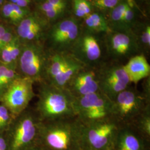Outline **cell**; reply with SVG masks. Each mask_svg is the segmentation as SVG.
I'll list each match as a JSON object with an SVG mask.
<instances>
[{
	"mask_svg": "<svg viewBox=\"0 0 150 150\" xmlns=\"http://www.w3.org/2000/svg\"><path fill=\"white\" fill-rule=\"evenodd\" d=\"M13 10L16 15L17 20H19L22 18L25 15V11L22 9L21 7L18 6L15 4H11Z\"/></svg>",
	"mask_w": 150,
	"mask_h": 150,
	"instance_id": "obj_31",
	"label": "cell"
},
{
	"mask_svg": "<svg viewBox=\"0 0 150 150\" xmlns=\"http://www.w3.org/2000/svg\"><path fill=\"white\" fill-rule=\"evenodd\" d=\"M129 5L128 2H123L119 3L117 5L112 8L111 12V18L113 21L122 22L123 15Z\"/></svg>",
	"mask_w": 150,
	"mask_h": 150,
	"instance_id": "obj_22",
	"label": "cell"
},
{
	"mask_svg": "<svg viewBox=\"0 0 150 150\" xmlns=\"http://www.w3.org/2000/svg\"><path fill=\"white\" fill-rule=\"evenodd\" d=\"M41 122L34 108L29 106L13 117L4 133L8 150H27L38 145Z\"/></svg>",
	"mask_w": 150,
	"mask_h": 150,
	"instance_id": "obj_3",
	"label": "cell"
},
{
	"mask_svg": "<svg viewBox=\"0 0 150 150\" xmlns=\"http://www.w3.org/2000/svg\"><path fill=\"white\" fill-rule=\"evenodd\" d=\"M131 125L144 137L150 141V105L146 107Z\"/></svg>",
	"mask_w": 150,
	"mask_h": 150,
	"instance_id": "obj_18",
	"label": "cell"
},
{
	"mask_svg": "<svg viewBox=\"0 0 150 150\" xmlns=\"http://www.w3.org/2000/svg\"><path fill=\"white\" fill-rule=\"evenodd\" d=\"M149 145L150 141L129 125L120 129L113 150H149Z\"/></svg>",
	"mask_w": 150,
	"mask_h": 150,
	"instance_id": "obj_14",
	"label": "cell"
},
{
	"mask_svg": "<svg viewBox=\"0 0 150 150\" xmlns=\"http://www.w3.org/2000/svg\"><path fill=\"white\" fill-rule=\"evenodd\" d=\"M0 150H8V146L4 133H0Z\"/></svg>",
	"mask_w": 150,
	"mask_h": 150,
	"instance_id": "obj_34",
	"label": "cell"
},
{
	"mask_svg": "<svg viewBox=\"0 0 150 150\" xmlns=\"http://www.w3.org/2000/svg\"><path fill=\"white\" fill-rule=\"evenodd\" d=\"M121 127L112 117L83 125L85 150H113Z\"/></svg>",
	"mask_w": 150,
	"mask_h": 150,
	"instance_id": "obj_5",
	"label": "cell"
},
{
	"mask_svg": "<svg viewBox=\"0 0 150 150\" xmlns=\"http://www.w3.org/2000/svg\"><path fill=\"white\" fill-rule=\"evenodd\" d=\"M134 11L132 9V7L129 4L123 15L122 22L125 23H129L134 19Z\"/></svg>",
	"mask_w": 150,
	"mask_h": 150,
	"instance_id": "obj_27",
	"label": "cell"
},
{
	"mask_svg": "<svg viewBox=\"0 0 150 150\" xmlns=\"http://www.w3.org/2000/svg\"><path fill=\"white\" fill-rule=\"evenodd\" d=\"M5 30L4 27L1 26H0V41L1 40V38L3 36V35L5 34Z\"/></svg>",
	"mask_w": 150,
	"mask_h": 150,
	"instance_id": "obj_37",
	"label": "cell"
},
{
	"mask_svg": "<svg viewBox=\"0 0 150 150\" xmlns=\"http://www.w3.org/2000/svg\"><path fill=\"white\" fill-rule=\"evenodd\" d=\"M70 53L86 67L97 69L103 63L101 44L96 38L91 35L79 38Z\"/></svg>",
	"mask_w": 150,
	"mask_h": 150,
	"instance_id": "obj_10",
	"label": "cell"
},
{
	"mask_svg": "<svg viewBox=\"0 0 150 150\" xmlns=\"http://www.w3.org/2000/svg\"><path fill=\"white\" fill-rule=\"evenodd\" d=\"M97 72L100 91L111 101L119 93L132 85L123 64L119 62H103Z\"/></svg>",
	"mask_w": 150,
	"mask_h": 150,
	"instance_id": "obj_7",
	"label": "cell"
},
{
	"mask_svg": "<svg viewBox=\"0 0 150 150\" xmlns=\"http://www.w3.org/2000/svg\"><path fill=\"white\" fill-rule=\"evenodd\" d=\"M10 43L6 45L0 51L1 54V59L6 65L11 64L13 62L11 57Z\"/></svg>",
	"mask_w": 150,
	"mask_h": 150,
	"instance_id": "obj_24",
	"label": "cell"
},
{
	"mask_svg": "<svg viewBox=\"0 0 150 150\" xmlns=\"http://www.w3.org/2000/svg\"><path fill=\"white\" fill-rule=\"evenodd\" d=\"M13 117L8 109L0 103V133H5Z\"/></svg>",
	"mask_w": 150,
	"mask_h": 150,
	"instance_id": "obj_21",
	"label": "cell"
},
{
	"mask_svg": "<svg viewBox=\"0 0 150 150\" xmlns=\"http://www.w3.org/2000/svg\"><path fill=\"white\" fill-rule=\"evenodd\" d=\"M141 42L142 46L145 47L146 50H148L150 46V27L148 26L146 27L145 32L141 35Z\"/></svg>",
	"mask_w": 150,
	"mask_h": 150,
	"instance_id": "obj_26",
	"label": "cell"
},
{
	"mask_svg": "<svg viewBox=\"0 0 150 150\" xmlns=\"http://www.w3.org/2000/svg\"><path fill=\"white\" fill-rule=\"evenodd\" d=\"M40 31V25L33 18H28L22 20L17 29L18 35L28 41H32L38 38Z\"/></svg>",
	"mask_w": 150,
	"mask_h": 150,
	"instance_id": "obj_17",
	"label": "cell"
},
{
	"mask_svg": "<svg viewBox=\"0 0 150 150\" xmlns=\"http://www.w3.org/2000/svg\"><path fill=\"white\" fill-rule=\"evenodd\" d=\"M12 42V35L9 32H5V34L1 38L0 41V51L1 49L5 47L6 45Z\"/></svg>",
	"mask_w": 150,
	"mask_h": 150,
	"instance_id": "obj_30",
	"label": "cell"
},
{
	"mask_svg": "<svg viewBox=\"0 0 150 150\" xmlns=\"http://www.w3.org/2000/svg\"><path fill=\"white\" fill-rule=\"evenodd\" d=\"M107 54L113 61L128 59L137 54L139 49L137 42L129 35L116 33L107 39L106 43Z\"/></svg>",
	"mask_w": 150,
	"mask_h": 150,
	"instance_id": "obj_13",
	"label": "cell"
},
{
	"mask_svg": "<svg viewBox=\"0 0 150 150\" xmlns=\"http://www.w3.org/2000/svg\"><path fill=\"white\" fill-rule=\"evenodd\" d=\"M11 46V57L13 61H15L18 56H20L21 53V49L20 48L16 42H11L10 43Z\"/></svg>",
	"mask_w": 150,
	"mask_h": 150,
	"instance_id": "obj_28",
	"label": "cell"
},
{
	"mask_svg": "<svg viewBox=\"0 0 150 150\" xmlns=\"http://www.w3.org/2000/svg\"><path fill=\"white\" fill-rule=\"evenodd\" d=\"M49 55L38 46L31 45L24 47L20 55V75L39 83L45 80Z\"/></svg>",
	"mask_w": 150,
	"mask_h": 150,
	"instance_id": "obj_9",
	"label": "cell"
},
{
	"mask_svg": "<svg viewBox=\"0 0 150 150\" xmlns=\"http://www.w3.org/2000/svg\"><path fill=\"white\" fill-rule=\"evenodd\" d=\"M34 84L30 79L20 75L4 92L0 103L8 109L13 117L25 110L36 96L33 90Z\"/></svg>",
	"mask_w": 150,
	"mask_h": 150,
	"instance_id": "obj_8",
	"label": "cell"
},
{
	"mask_svg": "<svg viewBox=\"0 0 150 150\" xmlns=\"http://www.w3.org/2000/svg\"><path fill=\"white\" fill-rule=\"evenodd\" d=\"M8 66H7L6 64H1L0 65V88H1V79L4 74V73L5 72L6 70L8 69ZM1 89H0V98H1Z\"/></svg>",
	"mask_w": 150,
	"mask_h": 150,
	"instance_id": "obj_35",
	"label": "cell"
},
{
	"mask_svg": "<svg viewBox=\"0 0 150 150\" xmlns=\"http://www.w3.org/2000/svg\"><path fill=\"white\" fill-rule=\"evenodd\" d=\"M30 0H18V1L16 3V4L18 6L20 7H24L28 4Z\"/></svg>",
	"mask_w": 150,
	"mask_h": 150,
	"instance_id": "obj_36",
	"label": "cell"
},
{
	"mask_svg": "<svg viewBox=\"0 0 150 150\" xmlns=\"http://www.w3.org/2000/svg\"><path fill=\"white\" fill-rule=\"evenodd\" d=\"M140 92L145 100L150 102V76L143 80L142 90Z\"/></svg>",
	"mask_w": 150,
	"mask_h": 150,
	"instance_id": "obj_25",
	"label": "cell"
},
{
	"mask_svg": "<svg viewBox=\"0 0 150 150\" xmlns=\"http://www.w3.org/2000/svg\"><path fill=\"white\" fill-rule=\"evenodd\" d=\"M84 66L72 54L68 52L63 69L51 84L59 88H66L70 81Z\"/></svg>",
	"mask_w": 150,
	"mask_h": 150,
	"instance_id": "obj_16",
	"label": "cell"
},
{
	"mask_svg": "<svg viewBox=\"0 0 150 150\" xmlns=\"http://www.w3.org/2000/svg\"><path fill=\"white\" fill-rule=\"evenodd\" d=\"M66 89L76 98L100 92L97 69L84 66L70 81Z\"/></svg>",
	"mask_w": 150,
	"mask_h": 150,
	"instance_id": "obj_12",
	"label": "cell"
},
{
	"mask_svg": "<svg viewBox=\"0 0 150 150\" xmlns=\"http://www.w3.org/2000/svg\"><path fill=\"white\" fill-rule=\"evenodd\" d=\"M38 85V101L33 108L41 122L76 117V98L67 89L45 81Z\"/></svg>",
	"mask_w": 150,
	"mask_h": 150,
	"instance_id": "obj_2",
	"label": "cell"
},
{
	"mask_svg": "<svg viewBox=\"0 0 150 150\" xmlns=\"http://www.w3.org/2000/svg\"><path fill=\"white\" fill-rule=\"evenodd\" d=\"M74 11L76 16L86 17L91 13V4L87 0H74Z\"/></svg>",
	"mask_w": 150,
	"mask_h": 150,
	"instance_id": "obj_20",
	"label": "cell"
},
{
	"mask_svg": "<svg viewBox=\"0 0 150 150\" xmlns=\"http://www.w3.org/2000/svg\"><path fill=\"white\" fill-rule=\"evenodd\" d=\"M112 102V117L122 126L134 123L146 107L150 105L132 85L119 93Z\"/></svg>",
	"mask_w": 150,
	"mask_h": 150,
	"instance_id": "obj_4",
	"label": "cell"
},
{
	"mask_svg": "<svg viewBox=\"0 0 150 150\" xmlns=\"http://www.w3.org/2000/svg\"><path fill=\"white\" fill-rule=\"evenodd\" d=\"M42 150L39 146H38V145H36V146H34V147H33L32 148H31V149H28V150Z\"/></svg>",
	"mask_w": 150,
	"mask_h": 150,
	"instance_id": "obj_38",
	"label": "cell"
},
{
	"mask_svg": "<svg viewBox=\"0 0 150 150\" xmlns=\"http://www.w3.org/2000/svg\"><path fill=\"white\" fill-rule=\"evenodd\" d=\"M10 1L12 2V4H15L18 1V0H10Z\"/></svg>",
	"mask_w": 150,
	"mask_h": 150,
	"instance_id": "obj_39",
	"label": "cell"
},
{
	"mask_svg": "<svg viewBox=\"0 0 150 150\" xmlns=\"http://www.w3.org/2000/svg\"><path fill=\"white\" fill-rule=\"evenodd\" d=\"M79 27L72 20L59 23L51 33V42L54 52H70L79 38Z\"/></svg>",
	"mask_w": 150,
	"mask_h": 150,
	"instance_id": "obj_11",
	"label": "cell"
},
{
	"mask_svg": "<svg viewBox=\"0 0 150 150\" xmlns=\"http://www.w3.org/2000/svg\"><path fill=\"white\" fill-rule=\"evenodd\" d=\"M50 4L55 6L57 8H59L61 10H64L65 8L66 4L64 0H46Z\"/></svg>",
	"mask_w": 150,
	"mask_h": 150,
	"instance_id": "obj_32",
	"label": "cell"
},
{
	"mask_svg": "<svg viewBox=\"0 0 150 150\" xmlns=\"http://www.w3.org/2000/svg\"><path fill=\"white\" fill-rule=\"evenodd\" d=\"M3 13L6 17H8L13 20H17V18L11 4H8L4 6L3 8Z\"/></svg>",
	"mask_w": 150,
	"mask_h": 150,
	"instance_id": "obj_29",
	"label": "cell"
},
{
	"mask_svg": "<svg viewBox=\"0 0 150 150\" xmlns=\"http://www.w3.org/2000/svg\"><path fill=\"white\" fill-rule=\"evenodd\" d=\"M62 11L63 10H60L59 8H55V9L52 10L51 11L46 12H45V13H46V15L47 16V17H48V18H54L56 17L57 16H59L60 14V13H61Z\"/></svg>",
	"mask_w": 150,
	"mask_h": 150,
	"instance_id": "obj_33",
	"label": "cell"
},
{
	"mask_svg": "<svg viewBox=\"0 0 150 150\" xmlns=\"http://www.w3.org/2000/svg\"><path fill=\"white\" fill-rule=\"evenodd\" d=\"M112 102L101 92L76 98V116L83 125L112 117Z\"/></svg>",
	"mask_w": 150,
	"mask_h": 150,
	"instance_id": "obj_6",
	"label": "cell"
},
{
	"mask_svg": "<svg viewBox=\"0 0 150 150\" xmlns=\"http://www.w3.org/2000/svg\"><path fill=\"white\" fill-rule=\"evenodd\" d=\"M132 85H137L140 81L150 76V66L144 54L134 55L123 64Z\"/></svg>",
	"mask_w": 150,
	"mask_h": 150,
	"instance_id": "obj_15",
	"label": "cell"
},
{
	"mask_svg": "<svg viewBox=\"0 0 150 150\" xmlns=\"http://www.w3.org/2000/svg\"><path fill=\"white\" fill-rule=\"evenodd\" d=\"M38 146L42 150H85L83 125L76 117L41 122Z\"/></svg>",
	"mask_w": 150,
	"mask_h": 150,
	"instance_id": "obj_1",
	"label": "cell"
},
{
	"mask_svg": "<svg viewBox=\"0 0 150 150\" xmlns=\"http://www.w3.org/2000/svg\"><path fill=\"white\" fill-rule=\"evenodd\" d=\"M120 0H91L92 5L101 10L112 9L120 3Z\"/></svg>",
	"mask_w": 150,
	"mask_h": 150,
	"instance_id": "obj_23",
	"label": "cell"
},
{
	"mask_svg": "<svg viewBox=\"0 0 150 150\" xmlns=\"http://www.w3.org/2000/svg\"><path fill=\"white\" fill-rule=\"evenodd\" d=\"M85 22L87 27L95 31L106 32L110 30L104 17L97 13H91L86 16L85 17Z\"/></svg>",
	"mask_w": 150,
	"mask_h": 150,
	"instance_id": "obj_19",
	"label": "cell"
}]
</instances>
